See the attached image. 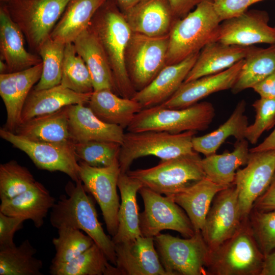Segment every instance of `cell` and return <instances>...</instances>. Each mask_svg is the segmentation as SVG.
<instances>
[{"label":"cell","instance_id":"52","mask_svg":"<svg viewBox=\"0 0 275 275\" xmlns=\"http://www.w3.org/2000/svg\"><path fill=\"white\" fill-rule=\"evenodd\" d=\"M121 11L125 13L143 0H114Z\"/></svg>","mask_w":275,"mask_h":275},{"label":"cell","instance_id":"21","mask_svg":"<svg viewBox=\"0 0 275 275\" xmlns=\"http://www.w3.org/2000/svg\"><path fill=\"white\" fill-rule=\"evenodd\" d=\"M199 53L178 63L166 65L152 81L131 98L143 108L160 104L169 99L183 83Z\"/></svg>","mask_w":275,"mask_h":275},{"label":"cell","instance_id":"3","mask_svg":"<svg viewBox=\"0 0 275 275\" xmlns=\"http://www.w3.org/2000/svg\"><path fill=\"white\" fill-rule=\"evenodd\" d=\"M221 22L214 0H201L194 10L176 19L169 33L166 65L181 62L215 41Z\"/></svg>","mask_w":275,"mask_h":275},{"label":"cell","instance_id":"16","mask_svg":"<svg viewBox=\"0 0 275 275\" xmlns=\"http://www.w3.org/2000/svg\"><path fill=\"white\" fill-rule=\"evenodd\" d=\"M264 10H250L220 23L215 41L243 46L255 44H275V26L268 24Z\"/></svg>","mask_w":275,"mask_h":275},{"label":"cell","instance_id":"29","mask_svg":"<svg viewBox=\"0 0 275 275\" xmlns=\"http://www.w3.org/2000/svg\"><path fill=\"white\" fill-rule=\"evenodd\" d=\"M142 186L139 180L126 173H120L118 181L121 199L118 215V227L116 234L112 238L115 244L142 235L136 194Z\"/></svg>","mask_w":275,"mask_h":275},{"label":"cell","instance_id":"28","mask_svg":"<svg viewBox=\"0 0 275 275\" xmlns=\"http://www.w3.org/2000/svg\"><path fill=\"white\" fill-rule=\"evenodd\" d=\"M92 93H77L61 84L40 90L33 89L24 105L21 123L36 116L54 113L66 106L88 104Z\"/></svg>","mask_w":275,"mask_h":275},{"label":"cell","instance_id":"5","mask_svg":"<svg viewBox=\"0 0 275 275\" xmlns=\"http://www.w3.org/2000/svg\"><path fill=\"white\" fill-rule=\"evenodd\" d=\"M214 116V108L208 102L179 109L165 108L159 104L142 109L126 129L132 132L152 130L174 134L203 131L208 128Z\"/></svg>","mask_w":275,"mask_h":275},{"label":"cell","instance_id":"36","mask_svg":"<svg viewBox=\"0 0 275 275\" xmlns=\"http://www.w3.org/2000/svg\"><path fill=\"white\" fill-rule=\"evenodd\" d=\"M102 250L95 243L73 260L51 265V275H119L116 266L112 265Z\"/></svg>","mask_w":275,"mask_h":275},{"label":"cell","instance_id":"30","mask_svg":"<svg viewBox=\"0 0 275 275\" xmlns=\"http://www.w3.org/2000/svg\"><path fill=\"white\" fill-rule=\"evenodd\" d=\"M88 107L103 122L127 128L135 115L142 109L132 99L122 97L112 91H94L88 103Z\"/></svg>","mask_w":275,"mask_h":275},{"label":"cell","instance_id":"8","mask_svg":"<svg viewBox=\"0 0 275 275\" xmlns=\"http://www.w3.org/2000/svg\"><path fill=\"white\" fill-rule=\"evenodd\" d=\"M154 241L168 275L208 274L210 250L201 231L184 238L160 233Z\"/></svg>","mask_w":275,"mask_h":275},{"label":"cell","instance_id":"11","mask_svg":"<svg viewBox=\"0 0 275 275\" xmlns=\"http://www.w3.org/2000/svg\"><path fill=\"white\" fill-rule=\"evenodd\" d=\"M144 205L140 214L142 235L154 237L164 230L179 232L184 238L193 236L195 231L184 210L168 196H163L142 186L139 190Z\"/></svg>","mask_w":275,"mask_h":275},{"label":"cell","instance_id":"26","mask_svg":"<svg viewBox=\"0 0 275 275\" xmlns=\"http://www.w3.org/2000/svg\"><path fill=\"white\" fill-rule=\"evenodd\" d=\"M253 46L228 45L217 41L208 43L200 51L183 82L226 70L243 60Z\"/></svg>","mask_w":275,"mask_h":275},{"label":"cell","instance_id":"22","mask_svg":"<svg viewBox=\"0 0 275 275\" xmlns=\"http://www.w3.org/2000/svg\"><path fill=\"white\" fill-rule=\"evenodd\" d=\"M24 36L13 20L6 3L0 7V57L9 72L20 71L42 62L40 56L30 52L24 46Z\"/></svg>","mask_w":275,"mask_h":275},{"label":"cell","instance_id":"15","mask_svg":"<svg viewBox=\"0 0 275 275\" xmlns=\"http://www.w3.org/2000/svg\"><path fill=\"white\" fill-rule=\"evenodd\" d=\"M243 219L234 184L218 192L213 200L201 231L210 250L232 237L240 228Z\"/></svg>","mask_w":275,"mask_h":275},{"label":"cell","instance_id":"53","mask_svg":"<svg viewBox=\"0 0 275 275\" xmlns=\"http://www.w3.org/2000/svg\"><path fill=\"white\" fill-rule=\"evenodd\" d=\"M9 73L8 66L6 63L0 59V74Z\"/></svg>","mask_w":275,"mask_h":275},{"label":"cell","instance_id":"25","mask_svg":"<svg viewBox=\"0 0 275 275\" xmlns=\"http://www.w3.org/2000/svg\"><path fill=\"white\" fill-rule=\"evenodd\" d=\"M56 200L49 191L36 181L29 189L11 199L1 201L0 212L12 216L31 220L36 228H40Z\"/></svg>","mask_w":275,"mask_h":275},{"label":"cell","instance_id":"1","mask_svg":"<svg viewBox=\"0 0 275 275\" xmlns=\"http://www.w3.org/2000/svg\"><path fill=\"white\" fill-rule=\"evenodd\" d=\"M90 26L106 54L118 94L131 99L136 91L128 74L125 57L132 32L124 14L114 0H106L94 15Z\"/></svg>","mask_w":275,"mask_h":275},{"label":"cell","instance_id":"44","mask_svg":"<svg viewBox=\"0 0 275 275\" xmlns=\"http://www.w3.org/2000/svg\"><path fill=\"white\" fill-rule=\"evenodd\" d=\"M252 106L256 112L255 119L253 124L248 126L245 139L255 144L263 132L275 125V98L260 97Z\"/></svg>","mask_w":275,"mask_h":275},{"label":"cell","instance_id":"54","mask_svg":"<svg viewBox=\"0 0 275 275\" xmlns=\"http://www.w3.org/2000/svg\"><path fill=\"white\" fill-rule=\"evenodd\" d=\"M9 0H1V1L3 3H7Z\"/></svg>","mask_w":275,"mask_h":275},{"label":"cell","instance_id":"14","mask_svg":"<svg viewBox=\"0 0 275 275\" xmlns=\"http://www.w3.org/2000/svg\"><path fill=\"white\" fill-rule=\"evenodd\" d=\"M245 165L237 170L233 183L243 218L249 216L255 201L271 182L275 172V150L250 152Z\"/></svg>","mask_w":275,"mask_h":275},{"label":"cell","instance_id":"20","mask_svg":"<svg viewBox=\"0 0 275 275\" xmlns=\"http://www.w3.org/2000/svg\"><path fill=\"white\" fill-rule=\"evenodd\" d=\"M85 104L68 106V130L73 143L104 141L122 144L125 133L121 127L100 120Z\"/></svg>","mask_w":275,"mask_h":275},{"label":"cell","instance_id":"46","mask_svg":"<svg viewBox=\"0 0 275 275\" xmlns=\"http://www.w3.org/2000/svg\"><path fill=\"white\" fill-rule=\"evenodd\" d=\"M264 0H214L215 10L221 21L238 16L253 4Z\"/></svg>","mask_w":275,"mask_h":275},{"label":"cell","instance_id":"19","mask_svg":"<svg viewBox=\"0 0 275 275\" xmlns=\"http://www.w3.org/2000/svg\"><path fill=\"white\" fill-rule=\"evenodd\" d=\"M244 63V59L222 72L183 82L167 100L159 104L168 108H184L209 95L231 89Z\"/></svg>","mask_w":275,"mask_h":275},{"label":"cell","instance_id":"2","mask_svg":"<svg viewBox=\"0 0 275 275\" xmlns=\"http://www.w3.org/2000/svg\"><path fill=\"white\" fill-rule=\"evenodd\" d=\"M65 186L66 195H61L51 209V225L59 229L69 227L81 230L92 238L102 250L109 262L116 265L115 245L105 234L99 222L91 197L87 194L80 180Z\"/></svg>","mask_w":275,"mask_h":275},{"label":"cell","instance_id":"48","mask_svg":"<svg viewBox=\"0 0 275 275\" xmlns=\"http://www.w3.org/2000/svg\"><path fill=\"white\" fill-rule=\"evenodd\" d=\"M176 19L185 17L201 0H168Z\"/></svg>","mask_w":275,"mask_h":275},{"label":"cell","instance_id":"50","mask_svg":"<svg viewBox=\"0 0 275 275\" xmlns=\"http://www.w3.org/2000/svg\"><path fill=\"white\" fill-rule=\"evenodd\" d=\"M275 150V128L259 145L250 149V152Z\"/></svg>","mask_w":275,"mask_h":275},{"label":"cell","instance_id":"23","mask_svg":"<svg viewBox=\"0 0 275 275\" xmlns=\"http://www.w3.org/2000/svg\"><path fill=\"white\" fill-rule=\"evenodd\" d=\"M123 14L132 33L150 37L169 34L177 19L168 0H143Z\"/></svg>","mask_w":275,"mask_h":275},{"label":"cell","instance_id":"6","mask_svg":"<svg viewBox=\"0 0 275 275\" xmlns=\"http://www.w3.org/2000/svg\"><path fill=\"white\" fill-rule=\"evenodd\" d=\"M196 133L152 130L125 133L118 158L121 173H127L133 162L142 157L154 156L166 160L194 152L192 140Z\"/></svg>","mask_w":275,"mask_h":275},{"label":"cell","instance_id":"12","mask_svg":"<svg viewBox=\"0 0 275 275\" xmlns=\"http://www.w3.org/2000/svg\"><path fill=\"white\" fill-rule=\"evenodd\" d=\"M0 136L14 147L25 153L41 170L59 171L74 182L80 180L79 160L74 150V143L34 142L1 128Z\"/></svg>","mask_w":275,"mask_h":275},{"label":"cell","instance_id":"40","mask_svg":"<svg viewBox=\"0 0 275 275\" xmlns=\"http://www.w3.org/2000/svg\"><path fill=\"white\" fill-rule=\"evenodd\" d=\"M58 237L52 240L56 253L51 265L68 262L95 243L89 235L71 227H61L58 229Z\"/></svg>","mask_w":275,"mask_h":275},{"label":"cell","instance_id":"13","mask_svg":"<svg viewBox=\"0 0 275 275\" xmlns=\"http://www.w3.org/2000/svg\"><path fill=\"white\" fill-rule=\"evenodd\" d=\"M79 176L86 191L99 205L107 232L113 237L118 227L119 197L118 181L121 173L118 159L104 167H92L79 161Z\"/></svg>","mask_w":275,"mask_h":275},{"label":"cell","instance_id":"24","mask_svg":"<svg viewBox=\"0 0 275 275\" xmlns=\"http://www.w3.org/2000/svg\"><path fill=\"white\" fill-rule=\"evenodd\" d=\"M73 43L76 52L81 57L89 70L94 91L108 89L118 94L106 54L91 27L89 26L82 32Z\"/></svg>","mask_w":275,"mask_h":275},{"label":"cell","instance_id":"10","mask_svg":"<svg viewBox=\"0 0 275 275\" xmlns=\"http://www.w3.org/2000/svg\"><path fill=\"white\" fill-rule=\"evenodd\" d=\"M169 34L150 37L132 33L126 52L128 74L135 90L147 85L166 65Z\"/></svg>","mask_w":275,"mask_h":275},{"label":"cell","instance_id":"43","mask_svg":"<svg viewBox=\"0 0 275 275\" xmlns=\"http://www.w3.org/2000/svg\"><path fill=\"white\" fill-rule=\"evenodd\" d=\"M249 219L255 239L265 257L275 250V210L253 209Z\"/></svg>","mask_w":275,"mask_h":275},{"label":"cell","instance_id":"17","mask_svg":"<svg viewBox=\"0 0 275 275\" xmlns=\"http://www.w3.org/2000/svg\"><path fill=\"white\" fill-rule=\"evenodd\" d=\"M42 68V62L20 71L0 74V95L7 112L4 129L14 132L20 124L25 101L40 80Z\"/></svg>","mask_w":275,"mask_h":275},{"label":"cell","instance_id":"42","mask_svg":"<svg viewBox=\"0 0 275 275\" xmlns=\"http://www.w3.org/2000/svg\"><path fill=\"white\" fill-rule=\"evenodd\" d=\"M121 144L104 141L74 143V150L79 161L94 167L111 165L118 159Z\"/></svg>","mask_w":275,"mask_h":275},{"label":"cell","instance_id":"35","mask_svg":"<svg viewBox=\"0 0 275 275\" xmlns=\"http://www.w3.org/2000/svg\"><path fill=\"white\" fill-rule=\"evenodd\" d=\"M274 71L275 44L265 48L254 45L244 59V63L231 91L237 94L252 88Z\"/></svg>","mask_w":275,"mask_h":275},{"label":"cell","instance_id":"39","mask_svg":"<svg viewBox=\"0 0 275 275\" xmlns=\"http://www.w3.org/2000/svg\"><path fill=\"white\" fill-rule=\"evenodd\" d=\"M65 45L49 37L41 46L38 54L42 61V72L34 89H46L61 84Z\"/></svg>","mask_w":275,"mask_h":275},{"label":"cell","instance_id":"49","mask_svg":"<svg viewBox=\"0 0 275 275\" xmlns=\"http://www.w3.org/2000/svg\"><path fill=\"white\" fill-rule=\"evenodd\" d=\"M252 88L260 97L275 98V71Z\"/></svg>","mask_w":275,"mask_h":275},{"label":"cell","instance_id":"4","mask_svg":"<svg viewBox=\"0 0 275 275\" xmlns=\"http://www.w3.org/2000/svg\"><path fill=\"white\" fill-rule=\"evenodd\" d=\"M265 258L253 235L248 216L232 237L210 250L208 274L260 275Z\"/></svg>","mask_w":275,"mask_h":275},{"label":"cell","instance_id":"37","mask_svg":"<svg viewBox=\"0 0 275 275\" xmlns=\"http://www.w3.org/2000/svg\"><path fill=\"white\" fill-rule=\"evenodd\" d=\"M36 249L28 239L0 249V275H42L43 263L34 256Z\"/></svg>","mask_w":275,"mask_h":275},{"label":"cell","instance_id":"27","mask_svg":"<svg viewBox=\"0 0 275 275\" xmlns=\"http://www.w3.org/2000/svg\"><path fill=\"white\" fill-rule=\"evenodd\" d=\"M228 187L215 183L205 177L181 191L168 197L184 210L195 232H198L203 230L207 214L215 196Z\"/></svg>","mask_w":275,"mask_h":275},{"label":"cell","instance_id":"18","mask_svg":"<svg viewBox=\"0 0 275 275\" xmlns=\"http://www.w3.org/2000/svg\"><path fill=\"white\" fill-rule=\"evenodd\" d=\"M119 275H168L156 251L154 237L140 236L115 243Z\"/></svg>","mask_w":275,"mask_h":275},{"label":"cell","instance_id":"31","mask_svg":"<svg viewBox=\"0 0 275 275\" xmlns=\"http://www.w3.org/2000/svg\"><path fill=\"white\" fill-rule=\"evenodd\" d=\"M106 0H70L50 38L66 44L73 43L91 23L92 18Z\"/></svg>","mask_w":275,"mask_h":275},{"label":"cell","instance_id":"7","mask_svg":"<svg viewBox=\"0 0 275 275\" xmlns=\"http://www.w3.org/2000/svg\"><path fill=\"white\" fill-rule=\"evenodd\" d=\"M200 156L194 152L166 160L145 169L126 173L143 186L166 196L173 195L205 177Z\"/></svg>","mask_w":275,"mask_h":275},{"label":"cell","instance_id":"47","mask_svg":"<svg viewBox=\"0 0 275 275\" xmlns=\"http://www.w3.org/2000/svg\"><path fill=\"white\" fill-rule=\"evenodd\" d=\"M253 209L261 211L275 210V172L269 186L255 201Z\"/></svg>","mask_w":275,"mask_h":275},{"label":"cell","instance_id":"45","mask_svg":"<svg viewBox=\"0 0 275 275\" xmlns=\"http://www.w3.org/2000/svg\"><path fill=\"white\" fill-rule=\"evenodd\" d=\"M26 219L23 217L7 215L0 212V249L15 245V233L22 229Z\"/></svg>","mask_w":275,"mask_h":275},{"label":"cell","instance_id":"41","mask_svg":"<svg viewBox=\"0 0 275 275\" xmlns=\"http://www.w3.org/2000/svg\"><path fill=\"white\" fill-rule=\"evenodd\" d=\"M37 181L31 172L15 160L0 165L1 201L13 198L31 187Z\"/></svg>","mask_w":275,"mask_h":275},{"label":"cell","instance_id":"51","mask_svg":"<svg viewBox=\"0 0 275 275\" xmlns=\"http://www.w3.org/2000/svg\"><path fill=\"white\" fill-rule=\"evenodd\" d=\"M260 275H275V250L265 257Z\"/></svg>","mask_w":275,"mask_h":275},{"label":"cell","instance_id":"34","mask_svg":"<svg viewBox=\"0 0 275 275\" xmlns=\"http://www.w3.org/2000/svg\"><path fill=\"white\" fill-rule=\"evenodd\" d=\"M245 102L242 100L236 105L229 119L214 131L192 140L194 151L205 156L216 153L217 149L230 136L237 140L245 139L248 119L244 115Z\"/></svg>","mask_w":275,"mask_h":275},{"label":"cell","instance_id":"32","mask_svg":"<svg viewBox=\"0 0 275 275\" xmlns=\"http://www.w3.org/2000/svg\"><path fill=\"white\" fill-rule=\"evenodd\" d=\"M68 106L54 113L36 116L22 122L14 133L34 142H72L68 130Z\"/></svg>","mask_w":275,"mask_h":275},{"label":"cell","instance_id":"33","mask_svg":"<svg viewBox=\"0 0 275 275\" xmlns=\"http://www.w3.org/2000/svg\"><path fill=\"white\" fill-rule=\"evenodd\" d=\"M248 143L245 139L237 140L232 152L215 153L202 158L201 165L206 177L220 185L233 184L237 170L248 162L250 153Z\"/></svg>","mask_w":275,"mask_h":275},{"label":"cell","instance_id":"9","mask_svg":"<svg viewBox=\"0 0 275 275\" xmlns=\"http://www.w3.org/2000/svg\"><path fill=\"white\" fill-rule=\"evenodd\" d=\"M70 0H9L6 3L13 20L30 48L38 53Z\"/></svg>","mask_w":275,"mask_h":275},{"label":"cell","instance_id":"38","mask_svg":"<svg viewBox=\"0 0 275 275\" xmlns=\"http://www.w3.org/2000/svg\"><path fill=\"white\" fill-rule=\"evenodd\" d=\"M61 85L79 93L94 91L89 70L73 43L65 45Z\"/></svg>","mask_w":275,"mask_h":275}]
</instances>
